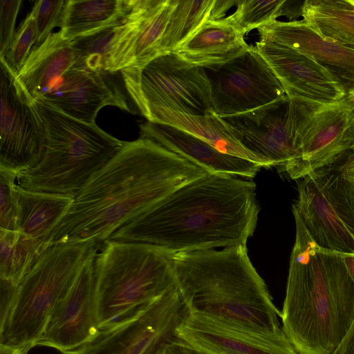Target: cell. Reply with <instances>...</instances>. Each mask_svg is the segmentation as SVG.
<instances>
[{"mask_svg": "<svg viewBox=\"0 0 354 354\" xmlns=\"http://www.w3.org/2000/svg\"><path fill=\"white\" fill-rule=\"evenodd\" d=\"M354 144V95L324 104L308 122L297 160L288 175L293 180L333 163Z\"/></svg>", "mask_w": 354, "mask_h": 354, "instance_id": "cell-14", "label": "cell"}, {"mask_svg": "<svg viewBox=\"0 0 354 354\" xmlns=\"http://www.w3.org/2000/svg\"><path fill=\"white\" fill-rule=\"evenodd\" d=\"M48 247L20 232L0 230L1 280L18 287Z\"/></svg>", "mask_w": 354, "mask_h": 354, "instance_id": "cell-28", "label": "cell"}, {"mask_svg": "<svg viewBox=\"0 0 354 354\" xmlns=\"http://www.w3.org/2000/svg\"><path fill=\"white\" fill-rule=\"evenodd\" d=\"M68 0H39L31 12L37 26V45L42 44L55 27L62 28Z\"/></svg>", "mask_w": 354, "mask_h": 354, "instance_id": "cell-35", "label": "cell"}, {"mask_svg": "<svg viewBox=\"0 0 354 354\" xmlns=\"http://www.w3.org/2000/svg\"><path fill=\"white\" fill-rule=\"evenodd\" d=\"M32 101L44 124L46 145L40 162L19 174L17 184L28 190L74 198L124 142L96 124L71 117L46 102Z\"/></svg>", "mask_w": 354, "mask_h": 354, "instance_id": "cell-5", "label": "cell"}, {"mask_svg": "<svg viewBox=\"0 0 354 354\" xmlns=\"http://www.w3.org/2000/svg\"><path fill=\"white\" fill-rule=\"evenodd\" d=\"M133 0H68L60 31L67 39L115 25L130 14Z\"/></svg>", "mask_w": 354, "mask_h": 354, "instance_id": "cell-26", "label": "cell"}, {"mask_svg": "<svg viewBox=\"0 0 354 354\" xmlns=\"http://www.w3.org/2000/svg\"><path fill=\"white\" fill-rule=\"evenodd\" d=\"M176 285L189 313L251 333L287 337L246 245L174 254Z\"/></svg>", "mask_w": 354, "mask_h": 354, "instance_id": "cell-4", "label": "cell"}, {"mask_svg": "<svg viewBox=\"0 0 354 354\" xmlns=\"http://www.w3.org/2000/svg\"><path fill=\"white\" fill-rule=\"evenodd\" d=\"M17 175L0 169V230L19 232Z\"/></svg>", "mask_w": 354, "mask_h": 354, "instance_id": "cell-34", "label": "cell"}, {"mask_svg": "<svg viewBox=\"0 0 354 354\" xmlns=\"http://www.w3.org/2000/svg\"><path fill=\"white\" fill-rule=\"evenodd\" d=\"M343 259L347 271L354 283V254L343 253Z\"/></svg>", "mask_w": 354, "mask_h": 354, "instance_id": "cell-44", "label": "cell"}, {"mask_svg": "<svg viewBox=\"0 0 354 354\" xmlns=\"http://www.w3.org/2000/svg\"><path fill=\"white\" fill-rule=\"evenodd\" d=\"M174 3L175 0H156L142 14L134 46L133 62L127 68L140 70L160 55V43Z\"/></svg>", "mask_w": 354, "mask_h": 354, "instance_id": "cell-30", "label": "cell"}, {"mask_svg": "<svg viewBox=\"0 0 354 354\" xmlns=\"http://www.w3.org/2000/svg\"><path fill=\"white\" fill-rule=\"evenodd\" d=\"M140 137L150 139L209 173L254 178L261 167L251 160L218 151L208 142L169 124L147 121Z\"/></svg>", "mask_w": 354, "mask_h": 354, "instance_id": "cell-20", "label": "cell"}, {"mask_svg": "<svg viewBox=\"0 0 354 354\" xmlns=\"http://www.w3.org/2000/svg\"><path fill=\"white\" fill-rule=\"evenodd\" d=\"M189 313L176 284L149 304L100 328L90 341L61 354H158L169 343L180 340L178 329Z\"/></svg>", "mask_w": 354, "mask_h": 354, "instance_id": "cell-10", "label": "cell"}, {"mask_svg": "<svg viewBox=\"0 0 354 354\" xmlns=\"http://www.w3.org/2000/svg\"><path fill=\"white\" fill-rule=\"evenodd\" d=\"M302 17L324 38L354 50V0H306Z\"/></svg>", "mask_w": 354, "mask_h": 354, "instance_id": "cell-27", "label": "cell"}, {"mask_svg": "<svg viewBox=\"0 0 354 354\" xmlns=\"http://www.w3.org/2000/svg\"><path fill=\"white\" fill-rule=\"evenodd\" d=\"M97 251L91 252L72 288L53 310L33 347L47 346L63 353L78 348L97 333Z\"/></svg>", "mask_w": 354, "mask_h": 354, "instance_id": "cell-13", "label": "cell"}, {"mask_svg": "<svg viewBox=\"0 0 354 354\" xmlns=\"http://www.w3.org/2000/svg\"><path fill=\"white\" fill-rule=\"evenodd\" d=\"M21 3L20 0H0V56L3 57L10 46Z\"/></svg>", "mask_w": 354, "mask_h": 354, "instance_id": "cell-36", "label": "cell"}, {"mask_svg": "<svg viewBox=\"0 0 354 354\" xmlns=\"http://www.w3.org/2000/svg\"><path fill=\"white\" fill-rule=\"evenodd\" d=\"M257 51L272 69L288 96L328 104L346 96L339 82L306 55L290 47L257 41Z\"/></svg>", "mask_w": 354, "mask_h": 354, "instance_id": "cell-17", "label": "cell"}, {"mask_svg": "<svg viewBox=\"0 0 354 354\" xmlns=\"http://www.w3.org/2000/svg\"><path fill=\"white\" fill-rule=\"evenodd\" d=\"M178 335L197 354H299L287 337L251 333L191 313Z\"/></svg>", "mask_w": 354, "mask_h": 354, "instance_id": "cell-18", "label": "cell"}, {"mask_svg": "<svg viewBox=\"0 0 354 354\" xmlns=\"http://www.w3.org/2000/svg\"><path fill=\"white\" fill-rule=\"evenodd\" d=\"M296 236L280 317L299 354H331L354 319V283L343 253L319 247L292 207Z\"/></svg>", "mask_w": 354, "mask_h": 354, "instance_id": "cell-3", "label": "cell"}, {"mask_svg": "<svg viewBox=\"0 0 354 354\" xmlns=\"http://www.w3.org/2000/svg\"><path fill=\"white\" fill-rule=\"evenodd\" d=\"M259 212L254 182L209 173L180 187L106 241L149 245L173 254L246 245Z\"/></svg>", "mask_w": 354, "mask_h": 354, "instance_id": "cell-2", "label": "cell"}, {"mask_svg": "<svg viewBox=\"0 0 354 354\" xmlns=\"http://www.w3.org/2000/svg\"><path fill=\"white\" fill-rule=\"evenodd\" d=\"M18 287L1 280V324L6 320L16 297Z\"/></svg>", "mask_w": 354, "mask_h": 354, "instance_id": "cell-37", "label": "cell"}, {"mask_svg": "<svg viewBox=\"0 0 354 354\" xmlns=\"http://www.w3.org/2000/svg\"><path fill=\"white\" fill-rule=\"evenodd\" d=\"M236 2L233 0H214L208 20L216 21L225 18L227 10L236 5Z\"/></svg>", "mask_w": 354, "mask_h": 354, "instance_id": "cell-39", "label": "cell"}, {"mask_svg": "<svg viewBox=\"0 0 354 354\" xmlns=\"http://www.w3.org/2000/svg\"><path fill=\"white\" fill-rule=\"evenodd\" d=\"M120 75L137 113L146 118L153 109L215 115L211 83L205 68L175 52L160 55L140 70L123 69Z\"/></svg>", "mask_w": 354, "mask_h": 354, "instance_id": "cell-8", "label": "cell"}, {"mask_svg": "<svg viewBox=\"0 0 354 354\" xmlns=\"http://www.w3.org/2000/svg\"><path fill=\"white\" fill-rule=\"evenodd\" d=\"M149 8L145 0H133L132 10L122 21L72 40L81 64L89 70L109 74L131 67L141 17Z\"/></svg>", "mask_w": 354, "mask_h": 354, "instance_id": "cell-19", "label": "cell"}, {"mask_svg": "<svg viewBox=\"0 0 354 354\" xmlns=\"http://www.w3.org/2000/svg\"><path fill=\"white\" fill-rule=\"evenodd\" d=\"M0 60V169L18 176L41 160L46 133L32 100Z\"/></svg>", "mask_w": 354, "mask_h": 354, "instance_id": "cell-11", "label": "cell"}, {"mask_svg": "<svg viewBox=\"0 0 354 354\" xmlns=\"http://www.w3.org/2000/svg\"><path fill=\"white\" fill-rule=\"evenodd\" d=\"M158 354H197L188 344L181 340L174 341L165 346Z\"/></svg>", "mask_w": 354, "mask_h": 354, "instance_id": "cell-41", "label": "cell"}, {"mask_svg": "<svg viewBox=\"0 0 354 354\" xmlns=\"http://www.w3.org/2000/svg\"><path fill=\"white\" fill-rule=\"evenodd\" d=\"M281 2L282 0H238L236 10L223 19L245 35L252 29L277 20Z\"/></svg>", "mask_w": 354, "mask_h": 354, "instance_id": "cell-32", "label": "cell"}, {"mask_svg": "<svg viewBox=\"0 0 354 354\" xmlns=\"http://www.w3.org/2000/svg\"><path fill=\"white\" fill-rule=\"evenodd\" d=\"M250 47L244 35L223 19L206 21L174 52L204 68L225 64Z\"/></svg>", "mask_w": 354, "mask_h": 354, "instance_id": "cell-23", "label": "cell"}, {"mask_svg": "<svg viewBox=\"0 0 354 354\" xmlns=\"http://www.w3.org/2000/svg\"><path fill=\"white\" fill-rule=\"evenodd\" d=\"M343 171L346 177L354 181V144L344 153Z\"/></svg>", "mask_w": 354, "mask_h": 354, "instance_id": "cell-42", "label": "cell"}, {"mask_svg": "<svg viewBox=\"0 0 354 354\" xmlns=\"http://www.w3.org/2000/svg\"><path fill=\"white\" fill-rule=\"evenodd\" d=\"M205 70L211 83L215 114L219 117L248 112L286 95L254 46L225 64Z\"/></svg>", "mask_w": 354, "mask_h": 354, "instance_id": "cell-12", "label": "cell"}, {"mask_svg": "<svg viewBox=\"0 0 354 354\" xmlns=\"http://www.w3.org/2000/svg\"><path fill=\"white\" fill-rule=\"evenodd\" d=\"M37 26L35 17L30 12L21 24L13 37L10 46L2 57L12 73L17 75L26 61L30 48L36 42Z\"/></svg>", "mask_w": 354, "mask_h": 354, "instance_id": "cell-33", "label": "cell"}, {"mask_svg": "<svg viewBox=\"0 0 354 354\" xmlns=\"http://www.w3.org/2000/svg\"><path fill=\"white\" fill-rule=\"evenodd\" d=\"M259 41L294 48L313 59L342 86L346 95H354V50L326 39L303 19L272 21L257 28Z\"/></svg>", "mask_w": 354, "mask_h": 354, "instance_id": "cell-16", "label": "cell"}, {"mask_svg": "<svg viewBox=\"0 0 354 354\" xmlns=\"http://www.w3.org/2000/svg\"><path fill=\"white\" fill-rule=\"evenodd\" d=\"M103 245L95 257L100 328L149 304L176 284L173 254L138 243Z\"/></svg>", "mask_w": 354, "mask_h": 354, "instance_id": "cell-6", "label": "cell"}, {"mask_svg": "<svg viewBox=\"0 0 354 354\" xmlns=\"http://www.w3.org/2000/svg\"><path fill=\"white\" fill-rule=\"evenodd\" d=\"M297 189L292 207L315 243L328 250L354 254V238L311 174L303 178Z\"/></svg>", "mask_w": 354, "mask_h": 354, "instance_id": "cell-21", "label": "cell"}, {"mask_svg": "<svg viewBox=\"0 0 354 354\" xmlns=\"http://www.w3.org/2000/svg\"><path fill=\"white\" fill-rule=\"evenodd\" d=\"M97 244L62 243L44 251L18 286L9 315L0 326V344L28 351L33 347Z\"/></svg>", "mask_w": 354, "mask_h": 354, "instance_id": "cell-7", "label": "cell"}, {"mask_svg": "<svg viewBox=\"0 0 354 354\" xmlns=\"http://www.w3.org/2000/svg\"><path fill=\"white\" fill-rule=\"evenodd\" d=\"M80 55L73 41L61 31L53 32L31 50L16 76L32 100H40L50 86L67 71L80 65Z\"/></svg>", "mask_w": 354, "mask_h": 354, "instance_id": "cell-22", "label": "cell"}, {"mask_svg": "<svg viewBox=\"0 0 354 354\" xmlns=\"http://www.w3.org/2000/svg\"><path fill=\"white\" fill-rule=\"evenodd\" d=\"M344 153L311 174L337 216L354 238V181L343 171Z\"/></svg>", "mask_w": 354, "mask_h": 354, "instance_id": "cell-29", "label": "cell"}, {"mask_svg": "<svg viewBox=\"0 0 354 354\" xmlns=\"http://www.w3.org/2000/svg\"><path fill=\"white\" fill-rule=\"evenodd\" d=\"M214 0H175L160 43V55L174 52L206 21Z\"/></svg>", "mask_w": 354, "mask_h": 354, "instance_id": "cell-31", "label": "cell"}, {"mask_svg": "<svg viewBox=\"0 0 354 354\" xmlns=\"http://www.w3.org/2000/svg\"><path fill=\"white\" fill-rule=\"evenodd\" d=\"M19 232L33 239L46 241L65 216L73 197L32 191L18 185Z\"/></svg>", "mask_w": 354, "mask_h": 354, "instance_id": "cell-25", "label": "cell"}, {"mask_svg": "<svg viewBox=\"0 0 354 354\" xmlns=\"http://www.w3.org/2000/svg\"><path fill=\"white\" fill-rule=\"evenodd\" d=\"M115 75L77 65L55 82L39 100L89 124H95L98 111L106 106L134 113L111 77Z\"/></svg>", "mask_w": 354, "mask_h": 354, "instance_id": "cell-15", "label": "cell"}, {"mask_svg": "<svg viewBox=\"0 0 354 354\" xmlns=\"http://www.w3.org/2000/svg\"><path fill=\"white\" fill-rule=\"evenodd\" d=\"M207 174L150 139L124 142L74 196L46 243L104 242L124 224Z\"/></svg>", "mask_w": 354, "mask_h": 354, "instance_id": "cell-1", "label": "cell"}, {"mask_svg": "<svg viewBox=\"0 0 354 354\" xmlns=\"http://www.w3.org/2000/svg\"><path fill=\"white\" fill-rule=\"evenodd\" d=\"M304 3L305 1L282 0L279 9V17L285 16L288 21H297L299 17H302Z\"/></svg>", "mask_w": 354, "mask_h": 354, "instance_id": "cell-38", "label": "cell"}, {"mask_svg": "<svg viewBox=\"0 0 354 354\" xmlns=\"http://www.w3.org/2000/svg\"><path fill=\"white\" fill-rule=\"evenodd\" d=\"M324 105L286 94L252 111L221 118L263 167L288 174L299 157L308 122Z\"/></svg>", "mask_w": 354, "mask_h": 354, "instance_id": "cell-9", "label": "cell"}, {"mask_svg": "<svg viewBox=\"0 0 354 354\" xmlns=\"http://www.w3.org/2000/svg\"><path fill=\"white\" fill-rule=\"evenodd\" d=\"M331 354H354V319L344 337Z\"/></svg>", "mask_w": 354, "mask_h": 354, "instance_id": "cell-40", "label": "cell"}, {"mask_svg": "<svg viewBox=\"0 0 354 354\" xmlns=\"http://www.w3.org/2000/svg\"><path fill=\"white\" fill-rule=\"evenodd\" d=\"M147 119L175 127L203 140L223 153L251 160L263 167L259 159L236 140L227 124L216 114L195 115L153 109L149 111Z\"/></svg>", "mask_w": 354, "mask_h": 354, "instance_id": "cell-24", "label": "cell"}, {"mask_svg": "<svg viewBox=\"0 0 354 354\" xmlns=\"http://www.w3.org/2000/svg\"><path fill=\"white\" fill-rule=\"evenodd\" d=\"M28 352L24 348L0 344V354H27Z\"/></svg>", "mask_w": 354, "mask_h": 354, "instance_id": "cell-43", "label": "cell"}]
</instances>
